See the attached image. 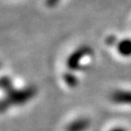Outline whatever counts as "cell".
Listing matches in <instances>:
<instances>
[{
    "instance_id": "obj_6",
    "label": "cell",
    "mask_w": 131,
    "mask_h": 131,
    "mask_svg": "<svg viewBox=\"0 0 131 131\" xmlns=\"http://www.w3.org/2000/svg\"><path fill=\"white\" fill-rule=\"evenodd\" d=\"M63 81L69 88H75L78 85V83H79V80L76 77L73 73L71 72H66L63 75Z\"/></svg>"
},
{
    "instance_id": "obj_7",
    "label": "cell",
    "mask_w": 131,
    "mask_h": 131,
    "mask_svg": "<svg viewBox=\"0 0 131 131\" xmlns=\"http://www.w3.org/2000/svg\"><path fill=\"white\" fill-rule=\"evenodd\" d=\"M1 89L4 90L5 93H7L11 89H14V84L12 82V79L8 76H3L1 79Z\"/></svg>"
},
{
    "instance_id": "obj_4",
    "label": "cell",
    "mask_w": 131,
    "mask_h": 131,
    "mask_svg": "<svg viewBox=\"0 0 131 131\" xmlns=\"http://www.w3.org/2000/svg\"><path fill=\"white\" fill-rule=\"evenodd\" d=\"M90 126V121L88 117H78L67 124L65 131H86Z\"/></svg>"
},
{
    "instance_id": "obj_1",
    "label": "cell",
    "mask_w": 131,
    "mask_h": 131,
    "mask_svg": "<svg viewBox=\"0 0 131 131\" xmlns=\"http://www.w3.org/2000/svg\"><path fill=\"white\" fill-rule=\"evenodd\" d=\"M36 94L37 88L35 85H29L20 89H16L14 88L8 91L6 96L1 100V111L4 113L12 106H19L27 103Z\"/></svg>"
},
{
    "instance_id": "obj_2",
    "label": "cell",
    "mask_w": 131,
    "mask_h": 131,
    "mask_svg": "<svg viewBox=\"0 0 131 131\" xmlns=\"http://www.w3.org/2000/svg\"><path fill=\"white\" fill-rule=\"evenodd\" d=\"M92 53H93L92 49L88 45H84V46H81L80 48H78L67 58L66 64H67L68 69L71 71L82 70L84 68V66L82 65L83 59L88 57V56H91Z\"/></svg>"
},
{
    "instance_id": "obj_3",
    "label": "cell",
    "mask_w": 131,
    "mask_h": 131,
    "mask_svg": "<svg viewBox=\"0 0 131 131\" xmlns=\"http://www.w3.org/2000/svg\"><path fill=\"white\" fill-rule=\"evenodd\" d=\"M113 103L119 105H131V90L117 89L111 92L109 96Z\"/></svg>"
},
{
    "instance_id": "obj_10",
    "label": "cell",
    "mask_w": 131,
    "mask_h": 131,
    "mask_svg": "<svg viewBox=\"0 0 131 131\" xmlns=\"http://www.w3.org/2000/svg\"><path fill=\"white\" fill-rule=\"evenodd\" d=\"M110 131H127L125 128H123V127H121V126H117V127H114L112 128Z\"/></svg>"
},
{
    "instance_id": "obj_8",
    "label": "cell",
    "mask_w": 131,
    "mask_h": 131,
    "mask_svg": "<svg viewBox=\"0 0 131 131\" xmlns=\"http://www.w3.org/2000/svg\"><path fill=\"white\" fill-rule=\"evenodd\" d=\"M119 41H117V36L115 35H109L107 38H106V44L110 47H114V46H117V43Z\"/></svg>"
},
{
    "instance_id": "obj_5",
    "label": "cell",
    "mask_w": 131,
    "mask_h": 131,
    "mask_svg": "<svg viewBox=\"0 0 131 131\" xmlns=\"http://www.w3.org/2000/svg\"><path fill=\"white\" fill-rule=\"evenodd\" d=\"M117 49L118 53L122 56H131V39L126 38L117 43Z\"/></svg>"
},
{
    "instance_id": "obj_9",
    "label": "cell",
    "mask_w": 131,
    "mask_h": 131,
    "mask_svg": "<svg viewBox=\"0 0 131 131\" xmlns=\"http://www.w3.org/2000/svg\"><path fill=\"white\" fill-rule=\"evenodd\" d=\"M60 2V0H46V5L50 8H53Z\"/></svg>"
}]
</instances>
